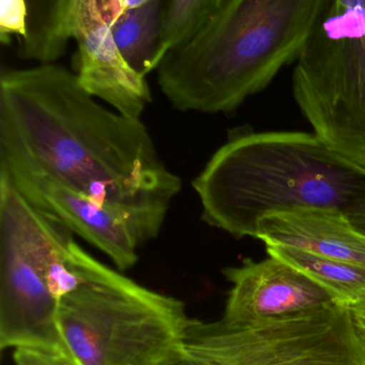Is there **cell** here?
Returning <instances> with one entry per match:
<instances>
[{"instance_id": "cell-1", "label": "cell", "mask_w": 365, "mask_h": 365, "mask_svg": "<svg viewBox=\"0 0 365 365\" xmlns=\"http://www.w3.org/2000/svg\"><path fill=\"white\" fill-rule=\"evenodd\" d=\"M0 158L43 171L115 212L141 246L158 237L182 190L141 119L103 106L56 62L2 70Z\"/></svg>"}, {"instance_id": "cell-2", "label": "cell", "mask_w": 365, "mask_h": 365, "mask_svg": "<svg viewBox=\"0 0 365 365\" xmlns=\"http://www.w3.org/2000/svg\"><path fill=\"white\" fill-rule=\"evenodd\" d=\"M201 219L236 238H256L266 215L334 208L365 216V168L313 133L244 132L231 136L193 180Z\"/></svg>"}, {"instance_id": "cell-3", "label": "cell", "mask_w": 365, "mask_h": 365, "mask_svg": "<svg viewBox=\"0 0 365 365\" xmlns=\"http://www.w3.org/2000/svg\"><path fill=\"white\" fill-rule=\"evenodd\" d=\"M326 0H222L158 68L171 106L206 115L236 110L296 61Z\"/></svg>"}, {"instance_id": "cell-4", "label": "cell", "mask_w": 365, "mask_h": 365, "mask_svg": "<svg viewBox=\"0 0 365 365\" xmlns=\"http://www.w3.org/2000/svg\"><path fill=\"white\" fill-rule=\"evenodd\" d=\"M196 319L186 304L90 257L88 282L59 302L57 324L79 365H154L181 349Z\"/></svg>"}, {"instance_id": "cell-5", "label": "cell", "mask_w": 365, "mask_h": 365, "mask_svg": "<svg viewBox=\"0 0 365 365\" xmlns=\"http://www.w3.org/2000/svg\"><path fill=\"white\" fill-rule=\"evenodd\" d=\"M314 134L365 168V0H326L293 74Z\"/></svg>"}, {"instance_id": "cell-6", "label": "cell", "mask_w": 365, "mask_h": 365, "mask_svg": "<svg viewBox=\"0 0 365 365\" xmlns=\"http://www.w3.org/2000/svg\"><path fill=\"white\" fill-rule=\"evenodd\" d=\"M69 227L0 179V349H32L73 359L57 324L59 302L46 284Z\"/></svg>"}, {"instance_id": "cell-7", "label": "cell", "mask_w": 365, "mask_h": 365, "mask_svg": "<svg viewBox=\"0 0 365 365\" xmlns=\"http://www.w3.org/2000/svg\"><path fill=\"white\" fill-rule=\"evenodd\" d=\"M184 346L212 365H365V334L340 304L236 327L195 321Z\"/></svg>"}, {"instance_id": "cell-8", "label": "cell", "mask_w": 365, "mask_h": 365, "mask_svg": "<svg viewBox=\"0 0 365 365\" xmlns=\"http://www.w3.org/2000/svg\"><path fill=\"white\" fill-rule=\"evenodd\" d=\"M0 179L104 253L120 272L136 265L141 244L129 223L115 212L47 173L10 158H0Z\"/></svg>"}, {"instance_id": "cell-9", "label": "cell", "mask_w": 365, "mask_h": 365, "mask_svg": "<svg viewBox=\"0 0 365 365\" xmlns=\"http://www.w3.org/2000/svg\"><path fill=\"white\" fill-rule=\"evenodd\" d=\"M105 0H79L73 21L76 42V74L81 87L114 110L133 119L151 104L145 76L120 53L105 12Z\"/></svg>"}, {"instance_id": "cell-10", "label": "cell", "mask_w": 365, "mask_h": 365, "mask_svg": "<svg viewBox=\"0 0 365 365\" xmlns=\"http://www.w3.org/2000/svg\"><path fill=\"white\" fill-rule=\"evenodd\" d=\"M222 274L231 287L220 322L231 327L338 304L321 285L276 257L246 259L241 265L225 267Z\"/></svg>"}, {"instance_id": "cell-11", "label": "cell", "mask_w": 365, "mask_h": 365, "mask_svg": "<svg viewBox=\"0 0 365 365\" xmlns=\"http://www.w3.org/2000/svg\"><path fill=\"white\" fill-rule=\"evenodd\" d=\"M256 240L365 266L364 232L334 208H295L266 215L257 223Z\"/></svg>"}, {"instance_id": "cell-12", "label": "cell", "mask_w": 365, "mask_h": 365, "mask_svg": "<svg viewBox=\"0 0 365 365\" xmlns=\"http://www.w3.org/2000/svg\"><path fill=\"white\" fill-rule=\"evenodd\" d=\"M27 25L19 41V56L38 64L54 63L72 40L79 0H25Z\"/></svg>"}, {"instance_id": "cell-13", "label": "cell", "mask_w": 365, "mask_h": 365, "mask_svg": "<svg viewBox=\"0 0 365 365\" xmlns=\"http://www.w3.org/2000/svg\"><path fill=\"white\" fill-rule=\"evenodd\" d=\"M266 250L321 285L338 304L346 306L365 295V266L280 245H266Z\"/></svg>"}, {"instance_id": "cell-14", "label": "cell", "mask_w": 365, "mask_h": 365, "mask_svg": "<svg viewBox=\"0 0 365 365\" xmlns=\"http://www.w3.org/2000/svg\"><path fill=\"white\" fill-rule=\"evenodd\" d=\"M162 2L152 0L111 23L114 38L124 60L145 77L156 70V49L164 13Z\"/></svg>"}, {"instance_id": "cell-15", "label": "cell", "mask_w": 365, "mask_h": 365, "mask_svg": "<svg viewBox=\"0 0 365 365\" xmlns=\"http://www.w3.org/2000/svg\"><path fill=\"white\" fill-rule=\"evenodd\" d=\"M222 0H169L163 13L156 49V70L165 56L190 38L210 17Z\"/></svg>"}, {"instance_id": "cell-16", "label": "cell", "mask_w": 365, "mask_h": 365, "mask_svg": "<svg viewBox=\"0 0 365 365\" xmlns=\"http://www.w3.org/2000/svg\"><path fill=\"white\" fill-rule=\"evenodd\" d=\"M0 41L8 45L15 38L19 42L25 36L27 25L25 0H0Z\"/></svg>"}, {"instance_id": "cell-17", "label": "cell", "mask_w": 365, "mask_h": 365, "mask_svg": "<svg viewBox=\"0 0 365 365\" xmlns=\"http://www.w3.org/2000/svg\"><path fill=\"white\" fill-rule=\"evenodd\" d=\"M13 361L15 365H79L64 356L25 349H14Z\"/></svg>"}, {"instance_id": "cell-18", "label": "cell", "mask_w": 365, "mask_h": 365, "mask_svg": "<svg viewBox=\"0 0 365 365\" xmlns=\"http://www.w3.org/2000/svg\"><path fill=\"white\" fill-rule=\"evenodd\" d=\"M152 0H105V12L109 24L128 11L141 8Z\"/></svg>"}, {"instance_id": "cell-19", "label": "cell", "mask_w": 365, "mask_h": 365, "mask_svg": "<svg viewBox=\"0 0 365 365\" xmlns=\"http://www.w3.org/2000/svg\"><path fill=\"white\" fill-rule=\"evenodd\" d=\"M154 365H212L207 360L199 357L191 353L190 351L186 349V346H182L181 349L176 351L175 353L171 354L167 356L164 359L159 361L158 364Z\"/></svg>"}, {"instance_id": "cell-20", "label": "cell", "mask_w": 365, "mask_h": 365, "mask_svg": "<svg viewBox=\"0 0 365 365\" xmlns=\"http://www.w3.org/2000/svg\"><path fill=\"white\" fill-rule=\"evenodd\" d=\"M345 307L349 309L356 325L365 334V295Z\"/></svg>"}, {"instance_id": "cell-21", "label": "cell", "mask_w": 365, "mask_h": 365, "mask_svg": "<svg viewBox=\"0 0 365 365\" xmlns=\"http://www.w3.org/2000/svg\"><path fill=\"white\" fill-rule=\"evenodd\" d=\"M351 220L353 221L354 225H355L358 229L361 230V231L365 233V216L351 218Z\"/></svg>"}]
</instances>
